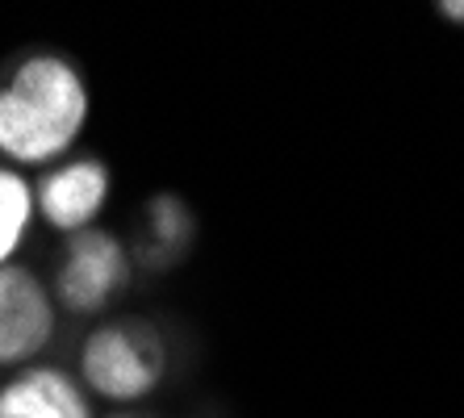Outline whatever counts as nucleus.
Here are the masks:
<instances>
[{
	"label": "nucleus",
	"instance_id": "f257e3e1",
	"mask_svg": "<svg viewBox=\"0 0 464 418\" xmlns=\"http://www.w3.org/2000/svg\"><path fill=\"white\" fill-rule=\"evenodd\" d=\"M88 118L92 92L67 54H22L0 80V163L17 172H46L72 160Z\"/></svg>",
	"mask_w": 464,
	"mask_h": 418
},
{
	"label": "nucleus",
	"instance_id": "f03ea898",
	"mask_svg": "<svg viewBox=\"0 0 464 418\" xmlns=\"http://www.w3.org/2000/svg\"><path fill=\"white\" fill-rule=\"evenodd\" d=\"M76 376L92 402L139 410L168 381V339L147 318H101L80 339Z\"/></svg>",
	"mask_w": 464,
	"mask_h": 418
},
{
	"label": "nucleus",
	"instance_id": "7ed1b4c3",
	"mask_svg": "<svg viewBox=\"0 0 464 418\" xmlns=\"http://www.w3.org/2000/svg\"><path fill=\"white\" fill-rule=\"evenodd\" d=\"M51 293L59 314L72 318H101L126 297L134 285V251L121 235L92 226L84 235H72L54 259Z\"/></svg>",
	"mask_w": 464,
	"mask_h": 418
},
{
	"label": "nucleus",
	"instance_id": "20e7f679",
	"mask_svg": "<svg viewBox=\"0 0 464 418\" xmlns=\"http://www.w3.org/2000/svg\"><path fill=\"white\" fill-rule=\"evenodd\" d=\"M54 339H59V306L46 277H38L22 259L5 264L0 268V368L17 373L38 365Z\"/></svg>",
	"mask_w": 464,
	"mask_h": 418
},
{
	"label": "nucleus",
	"instance_id": "39448f33",
	"mask_svg": "<svg viewBox=\"0 0 464 418\" xmlns=\"http://www.w3.org/2000/svg\"><path fill=\"white\" fill-rule=\"evenodd\" d=\"M109 201H113V172L97 155H72V160L54 163L34 180L38 222L63 238L101 226Z\"/></svg>",
	"mask_w": 464,
	"mask_h": 418
},
{
	"label": "nucleus",
	"instance_id": "423d86ee",
	"mask_svg": "<svg viewBox=\"0 0 464 418\" xmlns=\"http://www.w3.org/2000/svg\"><path fill=\"white\" fill-rule=\"evenodd\" d=\"M0 418H101L97 402L63 365L17 368L0 381Z\"/></svg>",
	"mask_w": 464,
	"mask_h": 418
},
{
	"label": "nucleus",
	"instance_id": "0eeeda50",
	"mask_svg": "<svg viewBox=\"0 0 464 418\" xmlns=\"http://www.w3.org/2000/svg\"><path fill=\"white\" fill-rule=\"evenodd\" d=\"M142 214L147 218H142L139 256H147L151 264H163V259L188 251V243H193V235H197V218L180 197H172V193L151 197Z\"/></svg>",
	"mask_w": 464,
	"mask_h": 418
},
{
	"label": "nucleus",
	"instance_id": "6e6552de",
	"mask_svg": "<svg viewBox=\"0 0 464 418\" xmlns=\"http://www.w3.org/2000/svg\"><path fill=\"white\" fill-rule=\"evenodd\" d=\"M34 222H38L34 180L9 163H0V268L17 264V256L34 235Z\"/></svg>",
	"mask_w": 464,
	"mask_h": 418
},
{
	"label": "nucleus",
	"instance_id": "1a4fd4ad",
	"mask_svg": "<svg viewBox=\"0 0 464 418\" xmlns=\"http://www.w3.org/2000/svg\"><path fill=\"white\" fill-rule=\"evenodd\" d=\"M443 17V22H456V25H464V5H456V0H443L440 9H435Z\"/></svg>",
	"mask_w": 464,
	"mask_h": 418
},
{
	"label": "nucleus",
	"instance_id": "9d476101",
	"mask_svg": "<svg viewBox=\"0 0 464 418\" xmlns=\"http://www.w3.org/2000/svg\"><path fill=\"white\" fill-rule=\"evenodd\" d=\"M105 418H142L139 410H113V414H105Z\"/></svg>",
	"mask_w": 464,
	"mask_h": 418
}]
</instances>
